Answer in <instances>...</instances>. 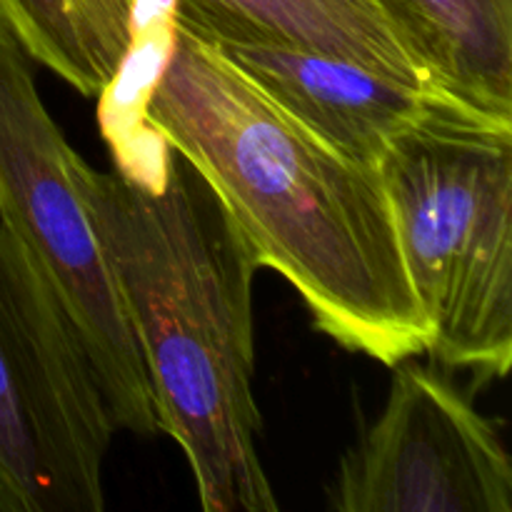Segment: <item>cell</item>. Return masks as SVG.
<instances>
[{"label":"cell","mask_w":512,"mask_h":512,"mask_svg":"<svg viewBox=\"0 0 512 512\" xmlns=\"http://www.w3.org/2000/svg\"><path fill=\"white\" fill-rule=\"evenodd\" d=\"M143 118L203 173L258 268L300 295L320 333L388 368L428 353L380 170L305 130L178 5Z\"/></svg>","instance_id":"obj_1"},{"label":"cell","mask_w":512,"mask_h":512,"mask_svg":"<svg viewBox=\"0 0 512 512\" xmlns=\"http://www.w3.org/2000/svg\"><path fill=\"white\" fill-rule=\"evenodd\" d=\"M153 393L205 512H275L260 463L258 263L198 168L165 140L133 173L78 170Z\"/></svg>","instance_id":"obj_2"},{"label":"cell","mask_w":512,"mask_h":512,"mask_svg":"<svg viewBox=\"0 0 512 512\" xmlns=\"http://www.w3.org/2000/svg\"><path fill=\"white\" fill-rule=\"evenodd\" d=\"M410 283L448 368L512 363V118L445 108L378 163Z\"/></svg>","instance_id":"obj_3"},{"label":"cell","mask_w":512,"mask_h":512,"mask_svg":"<svg viewBox=\"0 0 512 512\" xmlns=\"http://www.w3.org/2000/svg\"><path fill=\"white\" fill-rule=\"evenodd\" d=\"M80 165L40 98L30 58L0 23V220L63 303L115 428L150 438L160 430L148 373L78 180Z\"/></svg>","instance_id":"obj_4"},{"label":"cell","mask_w":512,"mask_h":512,"mask_svg":"<svg viewBox=\"0 0 512 512\" xmlns=\"http://www.w3.org/2000/svg\"><path fill=\"white\" fill-rule=\"evenodd\" d=\"M115 430L63 303L0 220V512H103Z\"/></svg>","instance_id":"obj_5"},{"label":"cell","mask_w":512,"mask_h":512,"mask_svg":"<svg viewBox=\"0 0 512 512\" xmlns=\"http://www.w3.org/2000/svg\"><path fill=\"white\" fill-rule=\"evenodd\" d=\"M328 493L338 512H512V460L468 395L408 358Z\"/></svg>","instance_id":"obj_6"},{"label":"cell","mask_w":512,"mask_h":512,"mask_svg":"<svg viewBox=\"0 0 512 512\" xmlns=\"http://www.w3.org/2000/svg\"><path fill=\"white\" fill-rule=\"evenodd\" d=\"M178 13L213 40L225 58L233 60L305 130L358 163L378 168L383 155L403 135L438 110L475 108L408 88L335 55L295 45L200 0H178Z\"/></svg>","instance_id":"obj_7"},{"label":"cell","mask_w":512,"mask_h":512,"mask_svg":"<svg viewBox=\"0 0 512 512\" xmlns=\"http://www.w3.org/2000/svg\"><path fill=\"white\" fill-rule=\"evenodd\" d=\"M303 48L363 65L435 98L468 103L445 45L415 0H200ZM493 113V110H490ZM500 115V113H498Z\"/></svg>","instance_id":"obj_8"},{"label":"cell","mask_w":512,"mask_h":512,"mask_svg":"<svg viewBox=\"0 0 512 512\" xmlns=\"http://www.w3.org/2000/svg\"><path fill=\"white\" fill-rule=\"evenodd\" d=\"M0 23L30 60L98 98L133 43L135 0H0Z\"/></svg>","instance_id":"obj_9"},{"label":"cell","mask_w":512,"mask_h":512,"mask_svg":"<svg viewBox=\"0 0 512 512\" xmlns=\"http://www.w3.org/2000/svg\"><path fill=\"white\" fill-rule=\"evenodd\" d=\"M465 93L512 115V0H415Z\"/></svg>","instance_id":"obj_10"}]
</instances>
